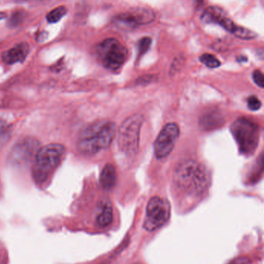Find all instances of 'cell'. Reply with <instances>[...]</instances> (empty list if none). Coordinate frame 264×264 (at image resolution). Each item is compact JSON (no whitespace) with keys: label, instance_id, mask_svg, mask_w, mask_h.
Here are the masks:
<instances>
[{"label":"cell","instance_id":"obj_19","mask_svg":"<svg viewBox=\"0 0 264 264\" xmlns=\"http://www.w3.org/2000/svg\"><path fill=\"white\" fill-rule=\"evenodd\" d=\"M248 108L252 111H257L262 106L260 100L256 96H250L247 100Z\"/></svg>","mask_w":264,"mask_h":264},{"label":"cell","instance_id":"obj_23","mask_svg":"<svg viewBox=\"0 0 264 264\" xmlns=\"http://www.w3.org/2000/svg\"><path fill=\"white\" fill-rule=\"evenodd\" d=\"M16 2H27V1H43V0H14Z\"/></svg>","mask_w":264,"mask_h":264},{"label":"cell","instance_id":"obj_4","mask_svg":"<svg viewBox=\"0 0 264 264\" xmlns=\"http://www.w3.org/2000/svg\"><path fill=\"white\" fill-rule=\"evenodd\" d=\"M231 132L242 154H253L259 143L260 130L259 125L246 118H239L231 125Z\"/></svg>","mask_w":264,"mask_h":264},{"label":"cell","instance_id":"obj_17","mask_svg":"<svg viewBox=\"0 0 264 264\" xmlns=\"http://www.w3.org/2000/svg\"><path fill=\"white\" fill-rule=\"evenodd\" d=\"M199 59L202 64H205L206 67L209 68H217L221 65V63L215 56L208 55V54L202 55L200 57Z\"/></svg>","mask_w":264,"mask_h":264},{"label":"cell","instance_id":"obj_15","mask_svg":"<svg viewBox=\"0 0 264 264\" xmlns=\"http://www.w3.org/2000/svg\"><path fill=\"white\" fill-rule=\"evenodd\" d=\"M67 10L65 7L61 6V7H57L54 9L52 11H50L47 15V20L50 23H55L61 20V18L66 15Z\"/></svg>","mask_w":264,"mask_h":264},{"label":"cell","instance_id":"obj_9","mask_svg":"<svg viewBox=\"0 0 264 264\" xmlns=\"http://www.w3.org/2000/svg\"><path fill=\"white\" fill-rule=\"evenodd\" d=\"M179 134L180 129L177 124L168 123L163 127L154 142V152L157 159H164L170 154Z\"/></svg>","mask_w":264,"mask_h":264},{"label":"cell","instance_id":"obj_21","mask_svg":"<svg viewBox=\"0 0 264 264\" xmlns=\"http://www.w3.org/2000/svg\"><path fill=\"white\" fill-rule=\"evenodd\" d=\"M249 260L246 258H239L230 264H247Z\"/></svg>","mask_w":264,"mask_h":264},{"label":"cell","instance_id":"obj_6","mask_svg":"<svg viewBox=\"0 0 264 264\" xmlns=\"http://www.w3.org/2000/svg\"><path fill=\"white\" fill-rule=\"evenodd\" d=\"M96 54L103 67L110 71H117L127 59V49L114 38L105 39L98 45Z\"/></svg>","mask_w":264,"mask_h":264},{"label":"cell","instance_id":"obj_5","mask_svg":"<svg viewBox=\"0 0 264 264\" xmlns=\"http://www.w3.org/2000/svg\"><path fill=\"white\" fill-rule=\"evenodd\" d=\"M144 120L142 115H133L122 122L118 136V145L121 151L128 155H134L138 151Z\"/></svg>","mask_w":264,"mask_h":264},{"label":"cell","instance_id":"obj_1","mask_svg":"<svg viewBox=\"0 0 264 264\" xmlns=\"http://www.w3.org/2000/svg\"><path fill=\"white\" fill-rule=\"evenodd\" d=\"M114 122L99 121L87 127L77 142L78 149L84 154H95L110 146L116 135Z\"/></svg>","mask_w":264,"mask_h":264},{"label":"cell","instance_id":"obj_11","mask_svg":"<svg viewBox=\"0 0 264 264\" xmlns=\"http://www.w3.org/2000/svg\"><path fill=\"white\" fill-rule=\"evenodd\" d=\"M29 52H30V46L28 43L22 42L3 52L2 60L5 64L9 65L22 63L27 58Z\"/></svg>","mask_w":264,"mask_h":264},{"label":"cell","instance_id":"obj_20","mask_svg":"<svg viewBox=\"0 0 264 264\" xmlns=\"http://www.w3.org/2000/svg\"><path fill=\"white\" fill-rule=\"evenodd\" d=\"M253 78L254 82L256 83V85L259 86L260 88L264 87V78L263 74L260 71H255L253 74Z\"/></svg>","mask_w":264,"mask_h":264},{"label":"cell","instance_id":"obj_22","mask_svg":"<svg viewBox=\"0 0 264 264\" xmlns=\"http://www.w3.org/2000/svg\"><path fill=\"white\" fill-rule=\"evenodd\" d=\"M6 128H7V127H6L5 125H3L2 122H0V132H2V131L6 132V131H7ZM0 135L2 137V133H0Z\"/></svg>","mask_w":264,"mask_h":264},{"label":"cell","instance_id":"obj_14","mask_svg":"<svg viewBox=\"0 0 264 264\" xmlns=\"http://www.w3.org/2000/svg\"><path fill=\"white\" fill-rule=\"evenodd\" d=\"M112 217H113V212H112V207L109 202L105 203L102 208L101 212L98 215L96 222L99 227H108L112 223Z\"/></svg>","mask_w":264,"mask_h":264},{"label":"cell","instance_id":"obj_16","mask_svg":"<svg viewBox=\"0 0 264 264\" xmlns=\"http://www.w3.org/2000/svg\"><path fill=\"white\" fill-rule=\"evenodd\" d=\"M233 35L236 36V37L240 38L242 39H255L257 36L255 32L252 31V30H249L247 28H244L242 26H236V28L235 29L233 33Z\"/></svg>","mask_w":264,"mask_h":264},{"label":"cell","instance_id":"obj_18","mask_svg":"<svg viewBox=\"0 0 264 264\" xmlns=\"http://www.w3.org/2000/svg\"><path fill=\"white\" fill-rule=\"evenodd\" d=\"M152 39L150 37H144L141 39L138 43V50H139V55H144L145 52H147L150 45H151Z\"/></svg>","mask_w":264,"mask_h":264},{"label":"cell","instance_id":"obj_13","mask_svg":"<svg viewBox=\"0 0 264 264\" xmlns=\"http://www.w3.org/2000/svg\"><path fill=\"white\" fill-rule=\"evenodd\" d=\"M224 119L220 114L216 112H209L204 115L200 120V125L205 130H211L218 128L223 125Z\"/></svg>","mask_w":264,"mask_h":264},{"label":"cell","instance_id":"obj_3","mask_svg":"<svg viewBox=\"0 0 264 264\" xmlns=\"http://www.w3.org/2000/svg\"><path fill=\"white\" fill-rule=\"evenodd\" d=\"M65 154V146L56 143L39 148L32 169L35 182L39 185L46 183L61 164Z\"/></svg>","mask_w":264,"mask_h":264},{"label":"cell","instance_id":"obj_2","mask_svg":"<svg viewBox=\"0 0 264 264\" xmlns=\"http://www.w3.org/2000/svg\"><path fill=\"white\" fill-rule=\"evenodd\" d=\"M173 180L179 189L201 194L208 189L210 179L205 166L194 160H186L179 163L175 169Z\"/></svg>","mask_w":264,"mask_h":264},{"label":"cell","instance_id":"obj_10","mask_svg":"<svg viewBox=\"0 0 264 264\" xmlns=\"http://www.w3.org/2000/svg\"><path fill=\"white\" fill-rule=\"evenodd\" d=\"M201 20L204 23H215L233 33L236 25L226 14V11L218 7H210L205 9L202 13Z\"/></svg>","mask_w":264,"mask_h":264},{"label":"cell","instance_id":"obj_24","mask_svg":"<svg viewBox=\"0 0 264 264\" xmlns=\"http://www.w3.org/2000/svg\"><path fill=\"white\" fill-rule=\"evenodd\" d=\"M6 17H7V14L4 13H1L0 12V20H3V19L6 18Z\"/></svg>","mask_w":264,"mask_h":264},{"label":"cell","instance_id":"obj_12","mask_svg":"<svg viewBox=\"0 0 264 264\" xmlns=\"http://www.w3.org/2000/svg\"><path fill=\"white\" fill-rule=\"evenodd\" d=\"M116 182V172L114 166L107 164L103 168L100 176L102 187L106 190H110L114 187Z\"/></svg>","mask_w":264,"mask_h":264},{"label":"cell","instance_id":"obj_26","mask_svg":"<svg viewBox=\"0 0 264 264\" xmlns=\"http://www.w3.org/2000/svg\"><path fill=\"white\" fill-rule=\"evenodd\" d=\"M136 264H140V263H136Z\"/></svg>","mask_w":264,"mask_h":264},{"label":"cell","instance_id":"obj_8","mask_svg":"<svg viewBox=\"0 0 264 264\" xmlns=\"http://www.w3.org/2000/svg\"><path fill=\"white\" fill-rule=\"evenodd\" d=\"M154 19L155 13L152 10L137 7L116 16L114 18V23L120 29L132 30L141 25L148 24L154 21Z\"/></svg>","mask_w":264,"mask_h":264},{"label":"cell","instance_id":"obj_7","mask_svg":"<svg viewBox=\"0 0 264 264\" xmlns=\"http://www.w3.org/2000/svg\"><path fill=\"white\" fill-rule=\"evenodd\" d=\"M170 217V205L168 201L154 196L147 206L144 227L148 231H154L167 223Z\"/></svg>","mask_w":264,"mask_h":264},{"label":"cell","instance_id":"obj_25","mask_svg":"<svg viewBox=\"0 0 264 264\" xmlns=\"http://www.w3.org/2000/svg\"><path fill=\"white\" fill-rule=\"evenodd\" d=\"M202 0H197V2L198 3H199V2H202Z\"/></svg>","mask_w":264,"mask_h":264}]
</instances>
